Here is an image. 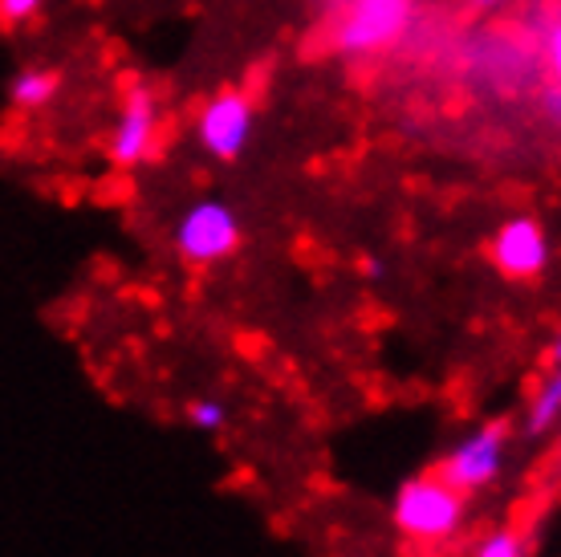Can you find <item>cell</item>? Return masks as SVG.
Masks as SVG:
<instances>
[{
	"instance_id": "1",
	"label": "cell",
	"mask_w": 561,
	"mask_h": 557,
	"mask_svg": "<svg viewBox=\"0 0 561 557\" xmlns=\"http://www.w3.org/2000/svg\"><path fill=\"white\" fill-rule=\"evenodd\" d=\"M468 521V497L435 473L411 476L391 501L394 533L411 545H448L460 537Z\"/></svg>"
},
{
	"instance_id": "2",
	"label": "cell",
	"mask_w": 561,
	"mask_h": 557,
	"mask_svg": "<svg viewBox=\"0 0 561 557\" xmlns=\"http://www.w3.org/2000/svg\"><path fill=\"white\" fill-rule=\"evenodd\" d=\"M508 461H513V423L508 419H489L460 435L456 444L439 456L435 476L460 488L463 497H477L484 488H496L505 480Z\"/></svg>"
},
{
	"instance_id": "3",
	"label": "cell",
	"mask_w": 561,
	"mask_h": 557,
	"mask_svg": "<svg viewBox=\"0 0 561 557\" xmlns=\"http://www.w3.org/2000/svg\"><path fill=\"white\" fill-rule=\"evenodd\" d=\"M415 21V0H346L330 29V45L342 57H375L403 42Z\"/></svg>"
},
{
	"instance_id": "4",
	"label": "cell",
	"mask_w": 561,
	"mask_h": 557,
	"mask_svg": "<svg viewBox=\"0 0 561 557\" xmlns=\"http://www.w3.org/2000/svg\"><path fill=\"white\" fill-rule=\"evenodd\" d=\"M159 143H163V102L151 86H130L106 135V159L114 168L135 171L151 163Z\"/></svg>"
},
{
	"instance_id": "5",
	"label": "cell",
	"mask_w": 561,
	"mask_h": 557,
	"mask_svg": "<svg viewBox=\"0 0 561 557\" xmlns=\"http://www.w3.org/2000/svg\"><path fill=\"white\" fill-rule=\"evenodd\" d=\"M240 216L225 200H196L192 208L175 220L171 245L180 252V261L187 265H220L240 249Z\"/></svg>"
},
{
	"instance_id": "6",
	"label": "cell",
	"mask_w": 561,
	"mask_h": 557,
	"mask_svg": "<svg viewBox=\"0 0 561 557\" xmlns=\"http://www.w3.org/2000/svg\"><path fill=\"white\" fill-rule=\"evenodd\" d=\"M253 130L256 106L244 90H220L196 114V143L220 163H237L253 143Z\"/></svg>"
},
{
	"instance_id": "7",
	"label": "cell",
	"mask_w": 561,
	"mask_h": 557,
	"mask_svg": "<svg viewBox=\"0 0 561 557\" xmlns=\"http://www.w3.org/2000/svg\"><path fill=\"white\" fill-rule=\"evenodd\" d=\"M549 257H553L549 232L534 216H508V220L492 232L489 261L496 265V273L508 281H537L549 269Z\"/></svg>"
},
{
	"instance_id": "8",
	"label": "cell",
	"mask_w": 561,
	"mask_h": 557,
	"mask_svg": "<svg viewBox=\"0 0 561 557\" xmlns=\"http://www.w3.org/2000/svg\"><path fill=\"white\" fill-rule=\"evenodd\" d=\"M57 90H61V73L49 66H25L9 78V102L16 111H42L57 98Z\"/></svg>"
},
{
	"instance_id": "9",
	"label": "cell",
	"mask_w": 561,
	"mask_h": 557,
	"mask_svg": "<svg viewBox=\"0 0 561 557\" xmlns=\"http://www.w3.org/2000/svg\"><path fill=\"white\" fill-rule=\"evenodd\" d=\"M558 419H561V363H549V378L537 387L534 403H529V411L520 419V432L529 435V440H541V435H549L558 428Z\"/></svg>"
},
{
	"instance_id": "10",
	"label": "cell",
	"mask_w": 561,
	"mask_h": 557,
	"mask_svg": "<svg viewBox=\"0 0 561 557\" xmlns=\"http://www.w3.org/2000/svg\"><path fill=\"white\" fill-rule=\"evenodd\" d=\"M472 557H529V545H525V537L517 530L501 525V530H489L480 537Z\"/></svg>"
},
{
	"instance_id": "11",
	"label": "cell",
	"mask_w": 561,
	"mask_h": 557,
	"mask_svg": "<svg viewBox=\"0 0 561 557\" xmlns=\"http://www.w3.org/2000/svg\"><path fill=\"white\" fill-rule=\"evenodd\" d=\"M187 423L196 428V432H208V435H216V432H225V423H228V407H225V399H211V395H204V399H192L187 403Z\"/></svg>"
},
{
	"instance_id": "12",
	"label": "cell",
	"mask_w": 561,
	"mask_h": 557,
	"mask_svg": "<svg viewBox=\"0 0 561 557\" xmlns=\"http://www.w3.org/2000/svg\"><path fill=\"white\" fill-rule=\"evenodd\" d=\"M546 61H549V70H553V90L546 94V111L561 123V21L553 29H549V37H546Z\"/></svg>"
},
{
	"instance_id": "13",
	"label": "cell",
	"mask_w": 561,
	"mask_h": 557,
	"mask_svg": "<svg viewBox=\"0 0 561 557\" xmlns=\"http://www.w3.org/2000/svg\"><path fill=\"white\" fill-rule=\"evenodd\" d=\"M45 9V0H0V25L21 29Z\"/></svg>"
},
{
	"instance_id": "14",
	"label": "cell",
	"mask_w": 561,
	"mask_h": 557,
	"mask_svg": "<svg viewBox=\"0 0 561 557\" xmlns=\"http://www.w3.org/2000/svg\"><path fill=\"white\" fill-rule=\"evenodd\" d=\"M363 273H366V277H382V265H379V261H366Z\"/></svg>"
},
{
	"instance_id": "15",
	"label": "cell",
	"mask_w": 561,
	"mask_h": 557,
	"mask_svg": "<svg viewBox=\"0 0 561 557\" xmlns=\"http://www.w3.org/2000/svg\"><path fill=\"white\" fill-rule=\"evenodd\" d=\"M549 363H561V334L553 338V346H549Z\"/></svg>"
},
{
	"instance_id": "16",
	"label": "cell",
	"mask_w": 561,
	"mask_h": 557,
	"mask_svg": "<svg viewBox=\"0 0 561 557\" xmlns=\"http://www.w3.org/2000/svg\"><path fill=\"white\" fill-rule=\"evenodd\" d=\"M472 4H480V9H492V4H501V0H472Z\"/></svg>"
},
{
	"instance_id": "17",
	"label": "cell",
	"mask_w": 561,
	"mask_h": 557,
	"mask_svg": "<svg viewBox=\"0 0 561 557\" xmlns=\"http://www.w3.org/2000/svg\"><path fill=\"white\" fill-rule=\"evenodd\" d=\"M558 435H561V419H558Z\"/></svg>"
}]
</instances>
